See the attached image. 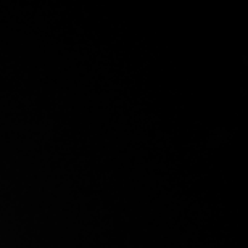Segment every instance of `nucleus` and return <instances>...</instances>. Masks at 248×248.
I'll use <instances>...</instances> for the list:
<instances>
[]
</instances>
